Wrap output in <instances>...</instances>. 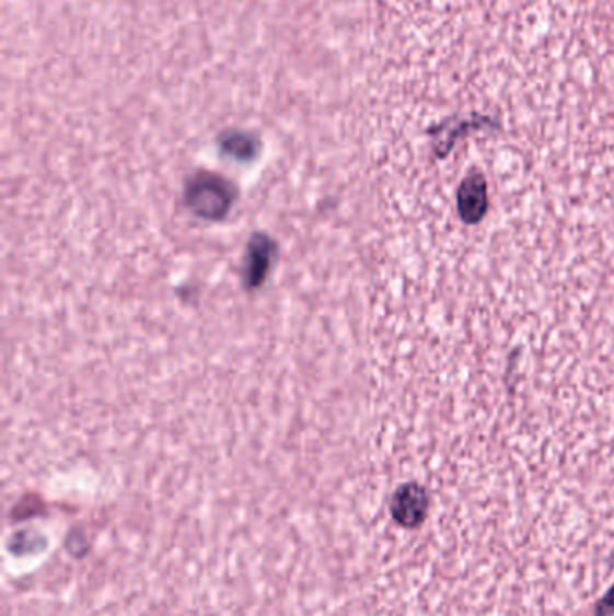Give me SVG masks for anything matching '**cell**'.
<instances>
[{"mask_svg":"<svg viewBox=\"0 0 614 616\" xmlns=\"http://www.w3.org/2000/svg\"><path fill=\"white\" fill-rule=\"evenodd\" d=\"M487 183L482 174H473L457 189V211L467 224H477L487 211Z\"/></svg>","mask_w":614,"mask_h":616,"instance_id":"cell-3","label":"cell"},{"mask_svg":"<svg viewBox=\"0 0 614 616\" xmlns=\"http://www.w3.org/2000/svg\"><path fill=\"white\" fill-rule=\"evenodd\" d=\"M429 512V495L420 484H404L393 492L390 501L391 520L404 530L420 528Z\"/></svg>","mask_w":614,"mask_h":616,"instance_id":"cell-2","label":"cell"},{"mask_svg":"<svg viewBox=\"0 0 614 616\" xmlns=\"http://www.w3.org/2000/svg\"><path fill=\"white\" fill-rule=\"evenodd\" d=\"M186 202L200 219H220L231 206V186L215 175H197L189 178Z\"/></svg>","mask_w":614,"mask_h":616,"instance_id":"cell-1","label":"cell"},{"mask_svg":"<svg viewBox=\"0 0 614 616\" xmlns=\"http://www.w3.org/2000/svg\"><path fill=\"white\" fill-rule=\"evenodd\" d=\"M593 616H614V584L611 590L602 596V601L596 602Z\"/></svg>","mask_w":614,"mask_h":616,"instance_id":"cell-4","label":"cell"}]
</instances>
